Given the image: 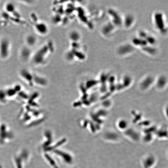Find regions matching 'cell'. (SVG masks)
I'll use <instances>...</instances> for the list:
<instances>
[{"mask_svg": "<svg viewBox=\"0 0 168 168\" xmlns=\"http://www.w3.org/2000/svg\"><path fill=\"white\" fill-rule=\"evenodd\" d=\"M26 42L29 46H32L35 43V39L32 35H29L26 37Z\"/></svg>", "mask_w": 168, "mask_h": 168, "instance_id": "cell-7", "label": "cell"}, {"mask_svg": "<svg viewBox=\"0 0 168 168\" xmlns=\"http://www.w3.org/2000/svg\"><path fill=\"white\" fill-rule=\"evenodd\" d=\"M29 55L30 51L28 48H23L21 50L20 52V57L23 60H27Z\"/></svg>", "mask_w": 168, "mask_h": 168, "instance_id": "cell-4", "label": "cell"}, {"mask_svg": "<svg viewBox=\"0 0 168 168\" xmlns=\"http://www.w3.org/2000/svg\"><path fill=\"white\" fill-rule=\"evenodd\" d=\"M20 77L22 78L23 80L26 82H29L30 85L32 83L33 77L32 74L29 72V71L26 69H22L20 71Z\"/></svg>", "mask_w": 168, "mask_h": 168, "instance_id": "cell-3", "label": "cell"}, {"mask_svg": "<svg viewBox=\"0 0 168 168\" xmlns=\"http://www.w3.org/2000/svg\"><path fill=\"white\" fill-rule=\"evenodd\" d=\"M10 43L8 39L2 37L0 40V58L5 60L9 57L10 53Z\"/></svg>", "mask_w": 168, "mask_h": 168, "instance_id": "cell-2", "label": "cell"}, {"mask_svg": "<svg viewBox=\"0 0 168 168\" xmlns=\"http://www.w3.org/2000/svg\"><path fill=\"white\" fill-rule=\"evenodd\" d=\"M14 138L13 132L7 124H0V145H4L12 141Z\"/></svg>", "mask_w": 168, "mask_h": 168, "instance_id": "cell-1", "label": "cell"}, {"mask_svg": "<svg viewBox=\"0 0 168 168\" xmlns=\"http://www.w3.org/2000/svg\"><path fill=\"white\" fill-rule=\"evenodd\" d=\"M6 9L7 12H13L15 11V7L14 5L12 3H9L6 5Z\"/></svg>", "mask_w": 168, "mask_h": 168, "instance_id": "cell-6", "label": "cell"}, {"mask_svg": "<svg viewBox=\"0 0 168 168\" xmlns=\"http://www.w3.org/2000/svg\"><path fill=\"white\" fill-rule=\"evenodd\" d=\"M8 100L5 90H0V103L6 104Z\"/></svg>", "mask_w": 168, "mask_h": 168, "instance_id": "cell-5", "label": "cell"}]
</instances>
